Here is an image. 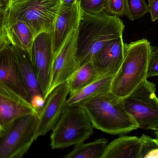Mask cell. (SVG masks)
Listing matches in <instances>:
<instances>
[{
  "label": "cell",
  "mask_w": 158,
  "mask_h": 158,
  "mask_svg": "<svg viewBox=\"0 0 158 158\" xmlns=\"http://www.w3.org/2000/svg\"><path fill=\"white\" fill-rule=\"evenodd\" d=\"M123 21L105 11L89 14L84 12L78 29L77 58L79 67L92 62L99 52L109 42L123 37Z\"/></svg>",
  "instance_id": "1"
},
{
  "label": "cell",
  "mask_w": 158,
  "mask_h": 158,
  "mask_svg": "<svg viewBox=\"0 0 158 158\" xmlns=\"http://www.w3.org/2000/svg\"><path fill=\"white\" fill-rule=\"evenodd\" d=\"M82 106L94 128L111 135L127 134L139 128L123 99L111 91L95 97Z\"/></svg>",
  "instance_id": "2"
},
{
  "label": "cell",
  "mask_w": 158,
  "mask_h": 158,
  "mask_svg": "<svg viewBox=\"0 0 158 158\" xmlns=\"http://www.w3.org/2000/svg\"><path fill=\"white\" fill-rule=\"evenodd\" d=\"M152 47L146 39L126 43L123 60L112 81L111 91L115 96L126 98L148 79Z\"/></svg>",
  "instance_id": "3"
},
{
  "label": "cell",
  "mask_w": 158,
  "mask_h": 158,
  "mask_svg": "<svg viewBox=\"0 0 158 158\" xmlns=\"http://www.w3.org/2000/svg\"><path fill=\"white\" fill-rule=\"evenodd\" d=\"M61 4V0H15L0 11V23L23 21L36 37L41 33H52Z\"/></svg>",
  "instance_id": "4"
},
{
  "label": "cell",
  "mask_w": 158,
  "mask_h": 158,
  "mask_svg": "<svg viewBox=\"0 0 158 158\" xmlns=\"http://www.w3.org/2000/svg\"><path fill=\"white\" fill-rule=\"evenodd\" d=\"M93 127L82 105H67L52 130L51 147L64 148L84 142L93 134Z\"/></svg>",
  "instance_id": "5"
},
{
  "label": "cell",
  "mask_w": 158,
  "mask_h": 158,
  "mask_svg": "<svg viewBox=\"0 0 158 158\" xmlns=\"http://www.w3.org/2000/svg\"><path fill=\"white\" fill-rule=\"evenodd\" d=\"M123 99L126 109L139 128L158 131V98L153 83L147 79Z\"/></svg>",
  "instance_id": "6"
},
{
  "label": "cell",
  "mask_w": 158,
  "mask_h": 158,
  "mask_svg": "<svg viewBox=\"0 0 158 158\" xmlns=\"http://www.w3.org/2000/svg\"><path fill=\"white\" fill-rule=\"evenodd\" d=\"M39 115L31 114L15 121L0 135V158H21L35 140Z\"/></svg>",
  "instance_id": "7"
},
{
  "label": "cell",
  "mask_w": 158,
  "mask_h": 158,
  "mask_svg": "<svg viewBox=\"0 0 158 158\" xmlns=\"http://www.w3.org/2000/svg\"><path fill=\"white\" fill-rule=\"evenodd\" d=\"M78 29L71 33L54 55L48 97L54 89L67 82L79 67L77 58Z\"/></svg>",
  "instance_id": "8"
},
{
  "label": "cell",
  "mask_w": 158,
  "mask_h": 158,
  "mask_svg": "<svg viewBox=\"0 0 158 158\" xmlns=\"http://www.w3.org/2000/svg\"><path fill=\"white\" fill-rule=\"evenodd\" d=\"M31 114H38L31 102L0 83V135L5 133L18 119Z\"/></svg>",
  "instance_id": "9"
},
{
  "label": "cell",
  "mask_w": 158,
  "mask_h": 158,
  "mask_svg": "<svg viewBox=\"0 0 158 158\" xmlns=\"http://www.w3.org/2000/svg\"><path fill=\"white\" fill-rule=\"evenodd\" d=\"M54 55L52 33H43L35 39L32 63L35 69L42 95L46 100Z\"/></svg>",
  "instance_id": "10"
},
{
  "label": "cell",
  "mask_w": 158,
  "mask_h": 158,
  "mask_svg": "<svg viewBox=\"0 0 158 158\" xmlns=\"http://www.w3.org/2000/svg\"><path fill=\"white\" fill-rule=\"evenodd\" d=\"M70 93L67 82L58 86L50 93L39 115L36 140L52 131L67 106V99Z\"/></svg>",
  "instance_id": "11"
},
{
  "label": "cell",
  "mask_w": 158,
  "mask_h": 158,
  "mask_svg": "<svg viewBox=\"0 0 158 158\" xmlns=\"http://www.w3.org/2000/svg\"><path fill=\"white\" fill-rule=\"evenodd\" d=\"M83 14L84 12L80 7V2L72 6L61 4L52 32L54 55L61 48L71 33L78 28Z\"/></svg>",
  "instance_id": "12"
},
{
  "label": "cell",
  "mask_w": 158,
  "mask_h": 158,
  "mask_svg": "<svg viewBox=\"0 0 158 158\" xmlns=\"http://www.w3.org/2000/svg\"><path fill=\"white\" fill-rule=\"evenodd\" d=\"M35 38L32 29L23 21L0 23V49L9 46L20 48L27 52L32 62Z\"/></svg>",
  "instance_id": "13"
},
{
  "label": "cell",
  "mask_w": 158,
  "mask_h": 158,
  "mask_svg": "<svg viewBox=\"0 0 158 158\" xmlns=\"http://www.w3.org/2000/svg\"><path fill=\"white\" fill-rule=\"evenodd\" d=\"M0 83L6 85L31 102L12 46L0 49Z\"/></svg>",
  "instance_id": "14"
},
{
  "label": "cell",
  "mask_w": 158,
  "mask_h": 158,
  "mask_svg": "<svg viewBox=\"0 0 158 158\" xmlns=\"http://www.w3.org/2000/svg\"><path fill=\"white\" fill-rule=\"evenodd\" d=\"M125 51L126 43L123 37L106 44L92 61L100 75L114 76L123 60Z\"/></svg>",
  "instance_id": "15"
},
{
  "label": "cell",
  "mask_w": 158,
  "mask_h": 158,
  "mask_svg": "<svg viewBox=\"0 0 158 158\" xmlns=\"http://www.w3.org/2000/svg\"><path fill=\"white\" fill-rule=\"evenodd\" d=\"M141 137L122 136L108 144L101 158H140Z\"/></svg>",
  "instance_id": "16"
},
{
  "label": "cell",
  "mask_w": 158,
  "mask_h": 158,
  "mask_svg": "<svg viewBox=\"0 0 158 158\" xmlns=\"http://www.w3.org/2000/svg\"><path fill=\"white\" fill-rule=\"evenodd\" d=\"M12 47L16 55L23 82L30 98L37 95L43 96L35 69L29 55L20 48Z\"/></svg>",
  "instance_id": "17"
},
{
  "label": "cell",
  "mask_w": 158,
  "mask_h": 158,
  "mask_svg": "<svg viewBox=\"0 0 158 158\" xmlns=\"http://www.w3.org/2000/svg\"><path fill=\"white\" fill-rule=\"evenodd\" d=\"M114 76H103L78 91L70 94L67 105H82L97 96L111 91Z\"/></svg>",
  "instance_id": "18"
},
{
  "label": "cell",
  "mask_w": 158,
  "mask_h": 158,
  "mask_svg": "<svg viewBox=\"0 0 158 158\" xmlns=\"http://www.w3.org/2000/svg\"><path fill=\"white\" fill-rule=\"evenodd\" d=\"M101 77H102L100 75L92 62L81 65L67 81L70 89V95Z\"/></svg>",
  "instance_id": "19"
},
{
  "label": "cell",
  "mask_w": 158,
  "mask_h": 158,
  "mask_svg": "<svg viewBox=\"0 0 158 158\" xmlns=\"http://www.w3.org/2000/svg\"><path fill=\"white\" fill-rule=\"evenodd\" d=\"M107 139L100 138L88 143L82 142L74 146L64 156L65 158H101L108 143Z\"/></svg>",
  "instance_id": "20"
},
{
  "label": "cell",
  "mask_w": 158,
  "mask_h": 158,
  "mask_svg": "<svg viewBox=\"0 0 158 158\" xmlns=\"http://www.w3.org/2000/svg\"><path fill=\"white\" fill-rule=\"evenodd\" d=\"M149 13L145 0H125V15L131 21L142 18Z\"/></svg>",
  "instance_id": "21"
},
{
  "label": "cell",
  "mask_w": 158,
  "mask_h": 158,
  "mask_svg": "<svg viewBox=\"0 0 158 158\" xmlns=\"http://www.w3.org/2000/svg\"><path fill=\"white\" fill-rule=\"evenodd\" d=\"M142 146L140 158H158V140L148 136H141Z\"/></svg>",
  "instance_id": "22"
},
{
  "label": "cell",
  "mask_w": 158,
  "mask_h": 158,
  "mask_svg": "<svg viewBox=\"0 0 158 158\" xmlns=\"http://www.w3.org/2000/svg\"><path fill=\"white\" fill-rule=\"evenodd\" d=\"M107 0H81L80 7L83 11L96 14L105 11Z\"/></svg>",
  "instance_id": "23"
},
{
  "label": "cell",
  "mask_w": 158,
  "mask_h": 158,
  "mask_svg": "<svg viewBox=\"0 0 158 158\" xmlns=\"http://www.w3.org/2000/svg\"><path fill=\"white\" fill-rule=\"evenodd\" d=\"M105 11L118 17L125 15V0H107Z\"/></svg>",
  "instance_id": "24"
},
{
  "label": "cell",
  "mask_w": 158,
  "mask_h": 158,
  "mask_svg": "<svg viewBox=\"0 0 158 158\" xmlns=\"http://www.w3.org/2000/svg\"><path fill=\"white\" fill-rule=\"evenodd\" d=\"M156 76H158V47H152L149 62L148 77Z\"/></svg>",
  "instance_id": "25"
},
{
  "label": "cell",
  "mask_w": 158,
  "mask_h": 158,
  "mask_svg": "<svg viewBox=\"0 0 158 158\" xmlns=\"http://www.w3.org/2000/svg\"><path fill=\"white\" fill-rule=\"evenodd\" d=\"M149 13L152 22L158 20V0H148Z\"/></svg>",
  "instance_id": "26"
},
{
  "label": "cell",
  "mask_w": 158,
  "mask_h": 158,
  "mask_svg": "<svg viewBox=\"0 0 158 158\" xmlns=\"http://www.w3.org/2000/svg\"><path fill=\"white\" fill-rule=\"evenodd\" d=\"M46 100L42 95H37L31 99V104L37 112L39 115L45 105Z\"/></svg>",
  "instance_id": "27"
},
{
  "label": "cell",
  "mask_w": 158,
  "mask_h": 158,
  "mask_svg": "<svg viewBox=\"0 0 158 158\" xmlns=\"http://www.w3.org/2000/svg\"><path fill=\"white\" fill-rule=\"evenodd\" d=\"M15 0H0V11L7 9Z\"/></svg>",
  "instance_id": "28"
},
{
  "label": "cell",
  "mask_w": 158,
  "mask_h": 158,
  "mask_svg": "<svg viewBox=\"0 0 158 158\" xmlns=\"http://www.w3.org/2000/svg\"><path fill=\"white\" fill-rule=\"evenodd\" d=\"M81 0H61L62 4L66 6H72L77 2H80Z\"/></svg>",
  "instance_id": "29"
},
{
  "label": "cell",
  "mask_w": 158,
  "mask_h": 158,
  "mask_svg": "<svg viewBox=\"0 0 158 158\" xmlns=\"http://www.w3.org/2000/svg\"><path fill=\"white\" fill-rule=\"evenodd\" d=\"M155 134H156V136H157V139L158 140V130L157 131H155Z\"/></svg>",
  "instance_id": "30"
}]
</instances>
